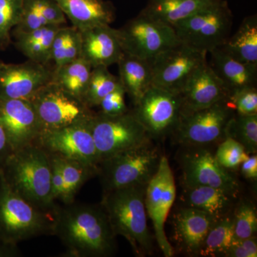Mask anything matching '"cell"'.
<instances>
[{"instance_id":"cell-40","label":"cell","mask_w":257,"mask_h":257,"mask_svg":"<svg viewBox=\"0 0 257 257\" xmlns=\"http://www.w3.org/2000/svg\"><path fill=\"white\" fill-rule=\"evenodd\" d=\"M51 160V184L54 201L60 199L64 203L65 199L66 186L60 165L57 157L50 155Z\"/></svg>"},{"instance_id":"cell-12","label":"cell","mask_w":257,"mask_h":257,"mask_svg":"<svg viewBox=\"0 0 257 257\" xmlns=\"http://www.w3.org/2000/svg\"><path fill=\"white\" fill-rule=\"evenodd\" d=\"M207 60V53L179 42L152 61L153 86L179 94L193 74Z\"/></svg>"},{"instance_id":"cell-17","label":"cell","mask_w":257,"mask_h":257,"mask_svg":"<svg viewBox=\"0 0 257 257\" xmlns=\"http://www.w3.org/2000/svg\"><path fill=\"white\" fill-rule=\"evenodd\" d=\"M0 122L13 152L37 144L42 130L29 99L0 98Z\"/></svg>"},{"instance_id":"cell-21","label":"cell","mask_w":257,"mask_h":257,"mask_svg":"<svg viewBox=\"0 0 257 257\" xmlns=\"http://www.w3.org/2000/svg\"><path fill=\"white\" fill-rule=\"evenodd\" d=\"M75 27L82 31L97 25H110L116 18V9L105 0H55Z\"/></svg>"},{"instance_id":"cell-41","label":"cell","mask_w":257,"mask_h":257,"mask_svg":"<svg viewBox=\"0 0 257 257\" xmlns=\"http://www.w3.org/2000/svg\"><path fill=\"white\" fill-rule=\"evenodd\" d=\"M241 174L245 178L256 181L257 179V157L256 154L248 155L240 165Z\"/></svg>"},{"instance_id":"cell-1","label":"cell","mask_w":257,"mask_h":257,"mask_svg":"<svg viewBox=\"0 0 257 257\" xmlns=\"http://www.w3.org/2000/svg\"><path fill=\"white\" fill-rule=\"evenodd\" d=\"M52 235L65 246L63 256H110L116 249V236L100 204L57 205Z\"/></svg>"},{"instance_id":"cell-43","label":"cell","mask_w":257,"mask_h":257,"mask_svg":"<svg viewBox=\"0 0 257 257\" xmlns=\"http://www.w3.org/2000/svg\"><path fill=\"white\" fill-rule=\"evenodd\" d=\"M22 254L18 244L0 239V256L18 257L23 256Z\"/></svg>"},{"instance_id":"cell-18","label":"cell","mask_w":257,"mask_h":257,"mask_svg":"<svg viewBox=\"0 0 257 257\" xmlns=\"http://www.w3.org/2000/svg\"><path fill=\"white\" fill-rule=\"evenodd\" d=\"M179 96L181 116H183L227 99L229 94L207 60L193 74Z\"/></svg>"},{"instance_id":"cell-19","label":"cell","mask_w":257,"mask_h":257,"mask_svg":"<svg viewBox=\"0 0 257 257\" xmlns=\"http://www.w3.org/2000/svg\"><path fill=\"white\" fill-rule=\"evenodd\" d=\"M217 220L199 209L179 208L173 216V239L179 249L190 256H197L209 230Z\"/></svg>"},{"instance_id":"cell-37","label":"cell","mask_w":257,"mask_h":257,"mask_svg":"<svg viewBox=\"0 0 257 257\" xmlns=\"http://www.w3.org/2000/svg\"><path fill=\"white\" fill-rule=\"evenodd\" d=\"M248 155L241 144L234 139L226 138L219 144L214 157L226 170H234L239 168Z\"/></svg>"},{"instance_id":"cell-34","label":"cell","mask_w":257,"mask_h":257,"mask_svg":"<svg viewBox=\"0 0 257 257\" xmlns=\"http://www.w3.org/2000/svg\"><path fill=\"white\" fill-rule=\"evenodd\" d=\"M226 138H231L241 144L248 155L257 151V114H234L230 120Z\"/></svg>"},{"instance_id":"cell-2","label":"cell","mask_w":257,"mask_h":257,"mask_svg":"<svg viewBox=\"0 0 257 257\" xmlns=\"http://www.w3.org/2000/svg\"><path fill=\"white\" fill-rule=\"evenodd\" d=\"M0 175L10 188L29 202L48 210L56 207L50 157L37 144L13 152L0 168Z\"/></svg>"},{"instance_id":"cell-3","label":"cell","mask_w":257,"mask_h":257,"mask_svg":"<svg viewBox=\"0 0 257 257\" xmlns=\"http://www.w3.org/2000/svg\"><path fill=\"white\" fill-rule=\"evenodd\" d=\"M147 186H135L104 191L100 205L114 234L130 243L138 256L151 255L153 240L147 226L145 195Z\"/></svg>"},{"instance_id":"cell-11","label":"cell","mask_w":257,"mask_h":257,"mask_svg":"<svg viewBox=\"0 0 257 257\" xmlns=\"http://www.w3.org/2000/svg\"><path fill=\"white\" fill-rule=\"evenodd\" d=\"M176 192L173 172L167 157L162 155L157 172L145 189V204L147 215L153 224L157 244L165 257L175 254V248L167 239L165 227L175 203Z\"/></svg>"},{"instance_id":"cell-15","label":"cell","mask_w":257,"mask_h":257,"mask_svg":"<svg viewBox=\"0 0 257 257\" xmlns=\"http://www.w3.org/2000/svg\"><path fill=\"white\" fill-rule=\"evenodd\" d=\"M196 147L182 157L184 187L209 186L237 194L239 188L237 179L218 163L210 151Z\"/></svg>"},{"instance_id":"cell-38","label":"cell","mask_w":257,"mask_h":257,"mask_svg":"<svg viewBox=\"0 0 257 257\" xmlns=\"http://www.w3.org/2000/svg\"><path fill=\"white\" fill-rule=\"evenodd\" d=\"M228 102L235 114H257V88L248 87L230 94Z\"/></svg>"},{"instance_id":"cell-25","label":"cell","mask_w":257,"mask_h":257,"mask_svg":"<svg viewBox=\"0 0 257 257\" xmlns=\"http://www.w3.org/2000/svg\"><path fill=\"white\" fill-rule=\"evenodd\" d=\"M116 64L121 86L135 105L153 86L151 62L124 53Z\"/></svg>"},{"instance_id":"cell-24","label":"cell","mask_w":257,"mask_h":257,"mask_svg":"<svg viewBox=\"0 0 257 257\" xmlns=\"http://www.w3.org/2000/svg\"><path fill=\"white\" fill-rule=\"evenodd\" d=\"M221 0H149L141 13L173 28Z\"/></svg>"},{"instance_id":"cell-7","label":"cell","mask_w":257,"mask_h":257,"mask_svg":"<svg viewBox=\"0 0 257 257\" xmlns=\"http://www.w3.org/2000/svg\"><path fill=\"white\" fill-rule=\"evenodd\" d=\"M89 124L99 162L152 140L133 111L128 110L117 116L94 112Z\"/></svg>"},{"instance_id":"cell-10","label":"cell","mask_w":257,"mask_h":257,"mask_svg":"<svg viewBox=\"0 0 257 257\" xmlns=\"http://www.w3.org/2000/svg\"><path fill=\"white\" fill-rule=\"evenodd\" d=\"M235 114L228 99L213 104L205 109L181 116L173 135L179 145L202 147L226 138L230 120Z\"/></svg>"},{"instance_id":"cell-32","label":"cell","mask_w":257,"mask_h":257,"mask_svg":"<svg viewBox=\"0 0 257 257\" xmlns=\"http://www.w3.org/2000/svg\"><path fill=\"white\" fill-rule=\"evenodd\" d=\"M234 239V217L229 214L215 221L206 236L198 256H224Z\"/></svg>"},{"instance_id":"cell-30","label":"cell","mask_w":257,"mask_h":257,"mask_svg":"<svg viewBox=\"0 0 257 257\" xmlns=\"http://www.w3.org/2000/svg\"><path fill=\"white\" fill-rule=\"evenodd\" d=\"M82 35L80 30L74 26L62 25L56 33L51 51V62L55 67H60L80 58Z\"/></svg>"},{"instance_id":"cell-22","label":"cell","mask_w":257,"mask_h":257,"mask_svg":"<svg viewBox=\"0 0 257 257\" xmlns=\"http://www.w3.org/2000/svg\"><path fill=\"white\" fill-rule=\"evenodd\" d=\"M209 64L230 94L248 87H256L257 67L233 58L221 47L209 52Z\"/></svg>"},{"instance_id":"cell-9","label":"cell","mask_w":257,"mask_h":257,"mask_svg":"<svg viewBox=\"0 0 257 257\" xmlns=\"http://www.w3.org/2000/svg\"><path fill=\"white\" fill-rule=\"evenodd\" d=\"M117 31L124 53L150 62L179 42L173 28L141 12Z\"/></svg>"},{"instance_id":"cell-14","label":"cell","mask_w":257,"mask_h":257,"mask_svg":"<svg viewBox=\"0 0 257 257\" xmlns=\"http://www.w3.org/2000/svg\"><path fill=\"white\" fill-rule=\"evenodd\" d=\"M89 119L59 130L43 132L37 145L48 155L82 161L97 167L99 160Z\"/></svg>"},{"instance_id":"cell-16","label":"cell","mask_w":257,"mask_h":257,"mask_svg":"<svg viewBox=\"0 0 257 257\" xmlns=\"http://www.w3.org/2000/svg\"><path fill=\"white\" fill-rule=\"evenodd\" d=\"M53 69L32 61L8 64L0 61V98L30 99L52 82Z\"/></svg>"},{"instance_id":"cell-42","label":"cell","mask_w":257,"mask_h":257,"mask_svg":"<svg viewBox=\"0 0 257 257\" xmlns=\"http://www.w3.org/2000/svg\"><path fill=\"white\" fill-rule=\"evenodd\" d=\"M13 152V149L10 146L4 128L0 122V168Z\"/></svg>"},{"instance_id":"cell-33","label":"cell","mask_w":257,"mask_h":257,"mask_svg":"<svg viewBox=\"0 0 257 257\" xmlns=\"http://www.w3.org/2000/svg\"><path fill=\"white\" fill-rule=\"evenodd\" d=\"M120 85L119 77L111 74L108 67H93L83 102L90 109L98 107L101 100Z\"/></svg>"},{"instance_id":"cell-27","label":"cell","mask_w":257,"mask_h":257,"mask_svg":"<svg viewBox=\"0 0 257 257\" xmlns=\"http://www.w3.org/2000/svg\"><path fill=\"white\" fill-rule=\"evenodd\" d=\"M62 25H52L27 32H12L15 47L28 60L48 65L51 62L52 43Z\"/></svg>"},{"instance_id":"cell-8","label":"cell","mask_w":257,"mask_h":257,"mask_svg":"<svg viewBox=\"0 0 257 257\" xmlns=\"http://www.w3.org/2000/svg\"><path fill=\"white\" fill-rule=\"evenodd\" d=\"M29 100L36 111L42 133L82 122L94 113L81 99L52 82L40 88Z\"/></svg>"},{"instance_id":"cell-6","label":"cell","mask_w":257,"mask_h":257,"mask_svg":"<svg viewBox=\"0 0 257 257\" xmlns=\"http://www.w3.org/2000/svg\"><path fill=\"white\" fill-rule=\"evenodd\" d=\"M233 15L226 0L199 12L173 27L179 42L209 53L222 46L231 35Z\"/></svg>"},{"instance_id":"cell-35","label":"cell","mask_w":257,"mask_h":257,"mask_svg":"<svg viewBox=\"0 0 257 257\" xmlns=\"http://www.w3.org/2000/svg\"><path fill=\"white\" fill-rule=\"evenodd\" d=\"M23 0H0V51L12 43V32L20 23Z\"/></svg>"},{"instance_id":"cell-26","label":"cell","mask_w":257,"mask_h":257,"mask_svg":"<svg viewBox=\"0 0 257 257\" xmlns=\"http://www.w3.org/2000/svg\"><path fill=\"white\" fill-rule=\"evenodd\" d=\"M65 24V15L55 0H23L21 19L12 32H30Z\"/></svg>"},{"instance_id":"cell-23","label":"cell","mask_w":257,"mask_h":257,"mask_svg":"<svg viewBox=\"0 0 257 257\" xmlns=\"http://www.w3.org/2000/svg\"><path fill=\"white\" fill-rule=\"evenodd\" d=\"M237 194L209 186L185 187L182 196L184 207L207 213L216 219L231 214Z\"/></svg>"},{"instance_id":"cell-28","label":"cell","mask_w":257,"mask_h":257,"mask_svg":"<svg viewBox=\"0 0 257 257\" xmlns=\"http://www.w3.org/2000/svg\"><path fill=\"white\" fill-rule=\"evenodd\" d=\"M220 47L236 60L257 67L256 15L243 19L236 32Z\"/></svg>"},{"instance_id":"cell-31","label":"cell","mask_w":257,"mask_h":257,"mask_svg":"<svg viewBox=\"0 0 257 257\" xmlns=\"http://www.w3.org/2000/svg\"><path fill=\"white\" fill-rule=\"evenodd\" d=\"M56 157L60 164L66 186L64 204H70L74 202V197L81 187L89 179L97 175V167L82 161Z\"/></svg>"},{"instance_id":"cell-29","label":"cell","mask_w":257,"mask_h":257,"mask_svg":"<svg viewBox=\"0 0 257 257\" xmlns=\"http://www.w3.org/2000/svg\"><path fill=\"white\" fill-rule=\"evenodd\" d=\"M92 69L91 64L80 57L53 68L52 82L82 101Z\"/></svg>"},{"instance_id":"cell-4","label":"cell","mask_w":257,"mask_h":257,"mask_svg":"<svg viewBox=\"0 0 257 257\" xmlns=\"http://www.w3.org/2000/svg\"><path fill=\"white\" fill-rule=\"evenodd\" d=\"M55 209H43L24 199L0 175V239L18 244L23 240L53 234Z\"/></svg>"},{"instance_id":"cell-13","label":"cell","mask_w":257,"mask_h":257,"mask_svg":"<svg viewBox=\"0 0 257 257\" xmlns=\"http://www.w3.org/2000/svg\"><path fill=\"white\" fill-rule=\"evenodd\" d=\"M134 114L152 139L173 133L181 118L179 94L152 86L135 105Z\"/></svg>"},{"instance_id":"cell-5","label":"cell","mask_w":257,"mask_h":257,"mask_svg":"<svg viewBox=\"0 0 257 257\" xmlns=\"http://www.w3.org/2000/svg\"><path fill=\"white\" fill-rule=\"evenodd\" d=\"M162 156L151 140L101 161L97 175L104 192L147 186L157 172Z\"/></svg>"},{"instance_id":"cell-20","label":"cell","mask_w":257,"mask_h":257,"mask_svg":"<svg viewBox=\"0 0 257 257\" xmlns=\"http://www.w3.org/2000/svg\"><path fill=\"white\" fill-rule=\"evenodd\" d=\"M81 32V57L93 67H106L117 64L124 52L117 29L110 25H97Z\"/></svg>"},{"instance_id":"cell-39","label":"cell","mask_w":257,"mask_h":257,"mask_svg":"<svg viewBox=\"0 0 257 257\" xmlns=\"http://www.w3.org/2000/svg\"><path fill=\"white\" fill-rule=\"evenodd\" d=\"M125 94L126 92L121 84L101 100L98 106L100 110L98 112L108 116H117L124 114L128 111L125 103Z\"/></svg>"},{"instance_id":"cell-36","label":"cell","mask_w":257,"mask_h":257,"mask_svg":"<svg viewBox=\"0 0 257 257\" xmlns=\"http://www.w3.org/2000/svg\"><path fill=\"white\" fill-rule=\"evenodd\" d=\"M233 217L236 239H246L256 235L257 212L253 204L248 201H241L233 213Z\"/></svg>"}]
</instances>
